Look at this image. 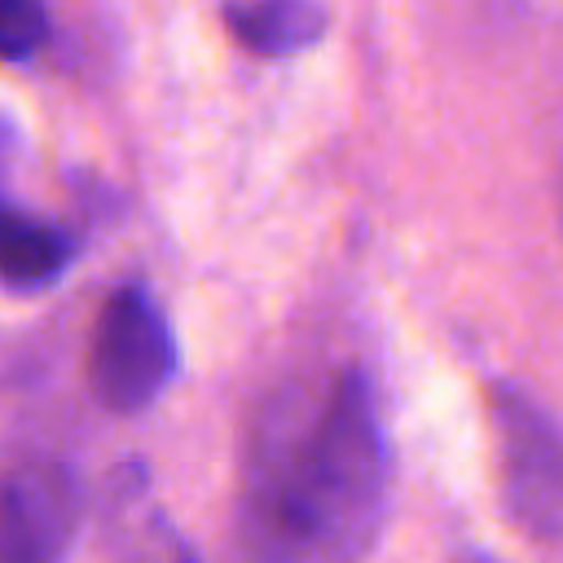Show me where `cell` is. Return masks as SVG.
I'll return each instance as SVG.
<instances>
[{
    "instance_id": "cell-1",
    "label": "cell",
    "mask_w": 563,
    "mask_h": 563,
    "mask_svg": "<svg viewBox=\"0 0 563 563\" xmlns=\"http://www.w3.org/2000/svg\"><path fill=\"white\" fill-rule=\"evenodd\" d=\"M387 435L361 365L282 391L242 462L238 563H365L387 515Z\"/></svg>"
},
{
    "instance_id": "cell-2",
    "label": "cell",
    "mask_w": 563,
    "mask_h": 563,
    "mask_svg": "<svg viewBox=\"0 0 563 563\" xmlns=\"http://www.w3.org/2000/svg\"><path fill=\"white\" fill-rule=\"evenodd\" d=\"M501 506L532 541L563 550V422L523 387H488Z\"/></svg>"
},
{
    "instance_id": "cell-3",
    "label": "cell",
    "mask_w": 563,
    "mask_h": 563,
    "mask_svg": "<svg viewBox=\"0 0 563 563\" xmlns=\"http://www.w3.org/2000/svg\"><path fill=\"white\" fill-rule=\"evenodd\" d=\"M176 374V334L145 286L106 295L88 339V387L110 413L150 409Z\"/></svg>"
},
{
    "instance_id": "cell-4",
    "label": "cell",
    "mask_w": 563,
    "mask_h": 563,
    "mask_svg": "<svg viewBox=\"0 0 563 563\" xmlns=\"http://www.w3.org/2000/svg\"><path fill=\"white\" fill-rule=\"evenodd\" d=\"M84 523V484L66 462L0 466V563H62Z\"/></svg>"
},
{
    "instance_id": "cell-5",
    "label": "cell",
    "mask_w": 563,
    "mask_h": 563,
    "mask_svg": "<svg viewBox=\"0 0 563 563\" xmlns=\"http://www.w3.org/2000/svg\"><path fill=\"white\" fill-rule=\"evenodd\" d=\"M330 13L308 0H264V4H224V26L255 57H290L321 40Z\"/></svg>"
},
{
    "instance_id": "cell-6",
    "label": "cell",
    "mask_w": 563,
    "mask_h": 563,
    "mask_svg": "<svg viewBox=\"0 0 563 563\" xmlns=\"http://www.w3.org/2000/svg\"><path fill=\"white\" fill-rule=\"evenodd\" d=\"M75 246L57 224H44L0 202V277L13 286H44L70 264Z\"/></svg>"
},
{
    "instance_id": "cell-7",
    "label": "cell",
    "mask_w": 563,
    "mask_h": 563,
    "mask_svg": "<svg viewBox=\"0 0 563 563\" xmlns=\"http://www.w3.org/2000/svg\"><path fill=\"white\" fill-rule=\"evenodd\" d=\"M48 40V13L31 0H0V62H22Z\"/></svg>"
},
{
    "instance_id": "cell-8",
    "label": "cell",
    "mask_w": 563,
    "mask_h": 563,
    "mask_svg": "<svg viewBox=\"0 0 563 563\" xmlns=\"http://www.w3.org/2000/svg\"><path fill=\"white\" fill-rule=\"evenodd\" d=\"M453 563H501V559H493V554H479V550H466V554H457Z\"/></svg>"
}]
</instances>
